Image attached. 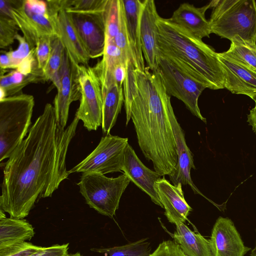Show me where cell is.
I'll return each instance as SVG.
<instances>
[{
    "label": "cell",
    "instance_id": "6da1fadb",
    "mask_svg": "<svg viewBox=\"0 0 256 256\" xmlns=\"http://www.w3.org/2000/svg\"><path fill=\"white\" fill-rule=\"evenodd\" d=\"M78 122L75 116L62 128L54 106L47 103L26 138L4 164L0 209L10 218L26 217L36 202L52 196L68 178L66 158Z\"/></svg>",
    "mask_w": 256,
    "mask_h": 256
},
{
    "label": "cell",
    "instance_id": "7a4b0ae2",
    "mask_svg": "<svg viewBox=\"0 0 256 256\" xmlns=\"http://www.w3.org/2000/svg\"><path fill=\"white\" fill-rule=\"evenodd\" d=\"M126 126L130 119L144 157L160 176L175 170L178 155L170 112L173 109L158 71H144L127 64L123 84Z\"/></svg>",
    "mask_w": 256,
    "mask_h": 256
},
{
    "label": "cell",
    "instance_id": "3957f363",
    "mask_svg": "<svg viewBox=\"0 0 256 256\" xmlns=\"http://www.w3.org/2000/svg\"><path fill=\"white\" fill-rule=\"evenodd\" d=\"M158 48L180 60L211 90L224 88L223 70L218 53L160 16L158 20Z\"/></svg>",
    "mask_w": 256,
    "mask_h": 256
},
{
    "label": "cell",
    "instance_id": "277c9868",
    "mask_svg": "<svg viewBox=\"0 0 256 256\" xmlns=\"http://www.w3.org/2000/svg\"><path fill=\"white\" fill-rule=\"evenodd\" d=\"M210 2L213 8L209 20L211 32L256 49V2L216 0Z\"/></svg>",
    "mask_w": 256,
    "mask_h": 256
},
{
    "label": "cell",
    "instance_id": "5b68a950",
    "mask_svg": "<svg viewBox=\"0 0 256 256\" xmlns=\"http://www.w3.org/2000/svg\"><path fill=\"white\" fill-rule=\"evenodd\" d=\"M34 106L32 95L20 93L0 100V162L8 158L30 130Z\"/></svg>",
    "mask_w": 256,
    "mask_h": 256
},
{
    "label": "cell",
    "instance_id": "8992f818",
    "mask_svg": "<svg viewBox=\"0 0 256 256\" xmlns=\"http://www.w3.org/2000/svg\"><path fill=\"white\" fill-rule=\"evenodd\" d=\"M158 68L166 93L182 101L192 114L206 123L198 100L206 85L180 60L158 50Z\"/></svg>",
    "mask_w": 256,
    "mask_h": 256
},
{
    "label": "cell",
    "instance_id": "52a82bcc",
    "mask_svg": "<svg viewBox=\"0 0 256 256\" xmlns=\"http://www.w3.org/2000/svg\"><path fill=\"white\" fill-rule=\"evenodd\" d=\"M130 182L124 173L114 178L98 173L84 172L77 185L90 208L102 215L112 218Z\"/></svg>",
    "mask_w": 256,
    "mask_h": 256
},
{
    "label": "cell",
    "instance_id": "ba28073f",
    "mask_svg": "<svg viewBox=\"0 0 256 256\" xmlns=\"http://www.w3.org/2000/svg\"><path fill=\"white\" fill-rule=\"evenodd\" d=\"M12 1L13 18L31 49L44 36H56L58 14L48 7L47 2L39 0Z\"/></svg>",
    "mask_w": 256,
    "mask_h": 256
},
{
    "label": "cell",
    "instance_id": "9c48e42d",
    "mask_svg": "<svg viewBox=\"0 0 256 256\" xmlns=\"http://www.w3.org/2000/svg\"><path fill=\"white\" fill-rule=\"evenodd\" d=\"M80 98L75 116L88 131L96 130L102 121L103 96L102 86L94 67L77 65Z\"/></svg>",
    "mask_w": 256,
    "mask_h": 256
},
{
    "label": "cell",
    "instance_id": "30bf717a",
    "mask_svg": "<svg viewBox=\"0 0 256 256\" xmlns=\"http://www.w3.org/2000/svg\"><path fill=\"white\" fill-rule=\"evenodd\" d=\"M128 138L108 134L102 137L94 149L84 160L68 171L94 172L102 174L122 172Z\"/></svg>",
    "mask_w": 256,
    "mask_h": 256
},
{
    "label": "cell",
    "instance_id": "8fae6325",
    "mask_svg": "<svg viewBox=\"0 0 256 256\" xmlns=\"http://www.w3.org/2000/svg\"><path fill=\"white\" fill-rule=\"evenodd\" d=\"M60 86L55 96L54 107L58 124L66 128L70 104L80 100V93L78 80L77 64L64 49L60 72Z\"/></svg>",
    "mask_w": 256,
    "mask_h": 256
},
{
    "label": "cell",
    "instance_id": "7c38bea8",
    "mask_svg": "<svg viewBox=\"0 0 256 256\" xmlns=\"http://www.w3.org/2000/svg\"><path fill=\"white\" fill-rule=\"evenodd\" d=\"M159 16L155 2L144 0L140 20V40L144 58L152 72L158 68V20Z\"/></svg>",
    "mask_w": 256,
    "mask_h": 256
},
{
    "label": "cell",
    "instance_id": "4fadbf2b",
    "mask_svg": "<svg viewBox=\"0 0 256 256\" xmlns=\"http://www.w3.org/2000/svg\"><path fill=\"white\" fill-rule=\"evenodd\" d=\"M68 14L90 58L102 56L106 44L104 14Z\"/></svg>",
    "mask_w": 256,
    "mask_h": 256
},
{
    "label": "cell",
    "instance_id": "5bb4252c",
    "mask_svg": "<svg viewBox=\"0 0 256 256\" xmlns=\"http://www.w3.org/2000/svg\"><path fill=\"white\" fill-rule=\"evenodd\" d=\"M210 240L214 256H244L251 250L244 245L234 223L228 218H217Z\"/></svg>",
    "mask_w": 256,
    "mask_h": 256
},
{
    "label": "cell",
    "instance_id": "9a60e30c",
    "mask_svg": "<svg viewBox=\"0 0 256 256\" xmlns=\"http://www.w3.org/2000/svg\"><path fill=\"white\" fill-rule=\"evenodd\" d=\"M218 57L224 72V88L252 99L256 96V71L222 52L218 53Z\"/></svg>",
    "mask_w": 256,
    "mask_h": 256
},
{
    "label": "cell",
    "instance_id": "2e32d148",
    "mask_svg": "<svg viewBox=\"0 0 256 256\" xmlns=\"http://www.w3.org/2000/svg\"><path fill=\"white\" fill-rule=\"evenodd\" d=\"M122 170L130 182L150 197L153 202L162 208L156 186V182L162 176L147 168L129 144L125 152Z\"/></svg>",
    "mask_w": 256,
    "mask_h": 256
},
{
    "label": "cell",
    "instance_id": "e0dca14e",
    "mask_svg": "<svg viewBox=\"0 0 256 256\" xmlns=\"http://www.w3.org/2000/svg\"><path fill=\"white\" fill-rule=\"evenodd\" d=\"M170 120L174 136L178 155V163L176 168L168 176L170 181L174 185H177L179 183L182 185L188 184L194 194L204 196L192 180L191 169L196 168L193 154L186 144L184 134L178 122L173 109L170 112Z\"/></svg>",
    "mask_w": 256,
    "mask_h": 256
},
{
    "label": "cell",
    "instance_id": "ac0fdd59",
    "mask_svg": "<svg viewBox=\"0 0 256 256\" xmlns=\"http://www.w3.org/2000/svg\"><path fill=\"white\" fill-rule=\"evenodd\" d=\"M210 8V2L201 8H196L187 2L182 3L167 20L192 36L202 40L204 38H209L212 34L210 23L205 17L206 12Z\"/></svg>",
    "mask_w": 256,
    "mask_h": 256
},
{
    "label": "cell",
    "instance_id": "d6986e66",
    "mask_svg": "<svg viewBox=\"0 0 256 256\" xmlns=\"http://www.w3.org/2000/svg\"><path fill=\"white\" fill-rule=\"evenodd\" d=\"M156 186L168 220L176 225L184 222L192 208L184 198L182 184L174 185L164 176L156 182Z\"/></svg>",
    "mask_w": 256,
    "mask_h": 256
},
{
    "label": "cell",
    "instance_id": "ffe728a7",
    "mask_svg": "<svg viewBox=\"0 0 256 256\" xmlns=\"http://www.w3.org/2000/svg\"><path fill=\"white\" fill-rule=\"evenodd\" d=\"M56 31V36L60 40L70 60L77 65L88 66L90 58L69 14L64 10L58 14Z\"/></svg>",
    "mask_w": 256,
    "mask_h": 256
},
{
    "label": "cell",
    "instance_id": "44dd1931",
    "mask_svg": "<svg viewBox=\"0 0 256 256\" xmlns=\"http://www.w3.org/2000/svg\"><path fill=\"white\" fill-rule=\"evenodd\" d=\"M144 2V0H122L126 34L133 64L136 68L142 71L146 67L140 34V16Z\"/></svg>",
    "mask_w": 256,
    "mask_h": 256
},
{
    "label": "cell",
    "instance_id": "7402d4cb",
    "mask_svg": "<svg viewBox=\"0 0 256 256\" xmlns=\"http://www.w3.org/2000/svg\"><path fill=\"white\" fill-rule=\"evenodd\" d=\"M176 226L174 240L187 256H214L210 240L192 231L184 223Z\"/></svg>",
    "mask_w": 256,
    "mask_h": 256
},
{
    "label": "cell",
    "instance_id": "603a6c76",
    "mask_svg": "<svg viewBox=\"0 0 256 256\" xmlns=\"http://www.w3.org/2000/svg\"><path fill=\"white\" fill-rule=\"evenodd\" d=\"M34 234L32 225L24 218H0V250L30 240Z\"/></svg>",
    "mask_w": 256,
    "mask_h": 256
},
{
    "label": "cell",
    "instance_id": "cb8c5ba5",
    "mask_svg": "<svg viewBox=\"0 0 256 256\" xmlns=\"http://www.w3.org/2000/svg\"><path fill=\"white\" fill-rule=\"evenodd\" d=\"M103 96L102 132L109 134L115 125L124 101L123 86L114 84L102 89Z\"/></svg>",
    "mask_w": 256,
    "mask_h": 256
},
{
    "label": "cell",
    "instance_id": "d4e9b609",
    "mask_svg": "<svg viewBox=\"0 0 256 256\" xmlns=\"http://www.w3.org/2000/svg\"><path fill=\"white\" fill-rule=\"evenodd\" d=\"M46 81L43 70L37 66L31 73L28 74L13 70L7 74L0 75V88L5 91L8 97L22 93V88L30 84Z\"/></svg>",
    "mask_w": 256,
    "mask_h": 256
},
{
    "label": "cell",
    "instance_id": "484cf974",
    "mask_svg": "<svg viewBox=\"0 0 256 256\" xmlns=\"http://www.w3.org/2000/svg\"><path fill=\"white\" fill-rule=\"evenodd\" d=\"M64 48L60 38L52 37V50L48 63L44 70L47 81L50 80L58 90L60 86V72Z\"/></svg>",
    "mask_w": 256,
    "mask_h": 256
},
{
    "label": "cell",
    "instance_id": "4316f807",
    "mask_svg": "<svg viewBox=\"0 0 256 256\" xmlns=\"http://www.w3.org/2000/svg\"><path fill=\"white\" fill-rule=\"evenodd\" d=\"M146 240L141 239L123 246L108 248H92L90 250L109 256H150L151 248Z\"/></svg>",
    "mask_w": 256,
    "mask_h": 256
},
{
    "label": "cell",
    "instance_id": "83f0119b",
    "mask_svg": "<svg viewBox=\"0 0 256 256\" xmlns=\"http://www.w3.org/2000/svg\"><path fill=\"white\" fill-rule=\"evenodd\" d=\"M222 53L256 71V49L240 41L233 40L229 49Z\"/></svg>",
    "mask_w": 256,
    "mask_h": 256
},
{
    "label": "cell",
    "instance_id": "f1b7e54d",
    "mask_svg": "<svg viewBox=\"0 0 256 256\" xmlns=\"http://www.w3.org/2000/svg\"><path fill=\"white\" fill-rule=\"evenodd\" d=\"M107 0H64V8L68 13L102 14Z\"/></svg>",
    "mask_w": 256,
    "mask_h": 256
},
{
    "label": "cell",
    "instance_id": "f546056e",
    "mask_svg": "<svg viewBox=\"0 0 256 256\" xmlns=\"http://www.w3.org/2000/svg\"><path fill=\"white\" fill-rule=\"evenodd\" d=\"M106 38L114 40L120 22V0H107L104 12Z\"/></svg>",
    "mask_w": 256,
    "mask_h": 256
},
{
    "label": "cell",
    "instance_id": "4dcf8cb0",
    "mask_svg": "<svg viewBox=\"0 0 256 256\" xmlns=\"http://www.w3.org/2000/svg\"><path fill=\"white\" fill-rule=\"evenodd\" d=\"M18 30L13 18L0 14V48L12 44L18 34Z\"/></svg>",
    "mask_w": 256,
    "mask_h": 256
},
{
    "label": "cell",
    "instance_id": "1f68e13d",
    "mask_svg": "<svg viewBox=\"0 0 256 256\" xmlns=\"http://www.w3.org/2000/svg\"><path fill=\"white\" fill-rule=\"evenodd\" d=\"M43 247L24 242L0 250V256H30Z\"/></svg>",
    "mask_w": 256,
    "mask_h": 256
},
{
    "label": "cell",
    "instance_id": "d6a6232c",
    "mask_svg": "<svg viewBox=\"0 0 256 256\" xmlns=\"http://www.w3.org/2000/svg\"><path fill=\"white\" fill-rule=\"evenodd\" d=\"M52 37L44 36L40 38L35 48L38 66L43 71L50 55Z\"/></svg>",
    "mask_w": 256,
    "mask_h": 256
},
{
    "label": "cell",
    "instance_id": "836d02e7",
    "mask_svg": "<svg viewBox=\"0 0 256 256\" xmlns=\"http://www.w3.org/2000/svg\"><path fill=\"white\" fill-rule=\"evenodd\" d=\"M16 40L18 46L14 50L8 52L10 58L13 70H16L20 64L30 54L32 49L24 38L18 34Z\"/></svg>",
    "mask_w": 256,
    "mask_h": 256
},
{
    "label": "cell",
    "instance_id": "e575fe53",
    "mask_svg": "<svg viewBox=\"0 0 256 256\" xmlns=\"http://www.w3.org/2000/svg\"><path fill=\"white\" fill-rule=\"evenodd\" d=\"M150 256H187L174 240H164Z\"/></svg>",
    "mask_w": 256,
    "mask_h": 256
},
{
    "label": "cell",
    "instance_id": "d590c367",
    "mask_svg": "<svg viewBox=\"0 0 256 256\" xmlns=\"http://www.w3.org/2000/svg\"><path fill=\"white\" fill-rule=\"evenodd\" d=\"M69 244H54L42 249L30 256H63L68 253Z\"/></svg>",
    "mask_w": 256,
    "mask_h": 256
},
{
    "label": "cell",
    "instance_id": "8d00e7d4",
    "mask_svg": "<svg viewBox=\"0 0 256 256\" xmlns=\"http://www.w3.org/2000/svg\"><path fill=\"white\" fill-rule=\"evenodd\" d=\"M127 73V64L120 62L116 64L113 70L112 75L115 82L120 86H123Z\"/></svg>",
    "mask_w": 256,
    "mask_h": 256
},
{
    "label": "cell",
    "instance_id": "74e56055",
    "mask_svg": "<svg viewBox=\"0 0 256 256\" xmlns=\"http://www.w3.org/2000/svg\"><path fill=\"white\" fill-rule=\"evenodd\" d=\"M0 75L4 74L6 70L12 69V62L8 52L1 54L0 56Z\"/></svg>",
    "mask_w": 256,
    "mask_h": 256
},
{
    "label": "cell",
    "instance_id": "f35d334b",
    "mask_svg": "<svg viewBox=\"0 0 256 256\" xmlns=\"http://www.w3.org/2000/svg\"><path fill=\"white\" fill-rule=\"evenodd\" d=\"M12 0H0V14L13 18L12 13Z\"/></svg>",
    "mask_w": 256,
    "mask_h": 256
},
{
    "label": "cell",
    "instance_id": "ab89813d",
    "mask_svg": "<svg viewBox=\"0 0 256 256\" xmlns=\"http://www.w3.org/2000/svg\"><path fill=\"white\" fill-rule=\"evenodd\" d=\"M255 102L254 107L250 110V114H248L247 122L252 126V130L256 134V96L252 98Z\"/></svg>",
    "mask_w": 256,
    "mask_h": 256
},
{
    "label": "cell",
    "instance_id": "60d3db41",
    "mask_svg": "<svg viewBox=\"0 0 256 256\" xmlns=\"http://www.w3.org/2000/svg\"><path fill=\"white\" fill-rule=\"evenodd\" d=\"M6 98V94L5 91L1 88H0V100Z\"/></svg>",
    "mask_w": 256,
    "mask_h": 256
},
{
    "label": "cell",
    "instance_id": "b9f144b4",
    "mask_svg": "<svg viewBox=\"0 0 256 256\" xmlns=\"http://www.w3.org/2000/svg\"><path fill=\"white\" fill-rule=\"evenodd\" d=\"M250 254L251 256H256V238L254 246V248L251 250Z\"/></svg>",
    "mask_w": 256,
    "mask_h": 256
},
{
    "label": "cell",
    "instance_id": "7bdbcfd3",
    "mask_svg": "<svg viewBox=\"0 0 256 256\" xmlns=\"http://www.w3.org/2000/svg\"><path fill=\"white\" fill-rule=\"evenodd\" d=\"M63 256H82L81 255V254L78 252H76V253H74V254H68L67 253L66 254L64 255Z\"/></svg>",
    "mask_w": 256,
    "mask_h": 256
}]
</instances>
